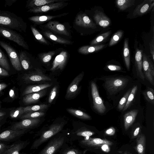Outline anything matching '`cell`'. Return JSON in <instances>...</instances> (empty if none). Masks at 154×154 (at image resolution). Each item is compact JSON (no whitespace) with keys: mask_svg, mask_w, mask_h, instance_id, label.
<instances>
[{"mask_svg":"<svg viewBox=\"0 0 154 154\" xmlns=\"http://www.w3.org/2000/svg\"><path fill=\"white\" fill-rule=\"evenodd\" d=\"M105 45H101L94 46H84L80 47L78 50L80 53L87 54L98 51L103 48Z\"/></svg>","mask_w":154,"mask_h":154,"instance_id":"obj_26","label":"cell"},{"mask_svg":"<svg viewBox=\"0 0 154 154\" xmlns=\"http://www.w3.org/2000/svg\"><path fill=\"white\" fill-rule=\"evenodd\" d=\"M5 115V113L3 112H0V117L3 116Z\"/></svg>","mask_w":154,"mask_h":154,"instance_id":"obj_57","label":"cell"},{"mask_svg":"<svg viewBox=\"0 0 154 154\" xmlns=\"http://www.w3.org/2000/svg\"><path fill=\"white\" fill-rule=\"evenodd\" d=\"M44 34L49 39L57 42L63 44H71V42L69 41L56 36L48 31L45 32Z\"/></svg>","mask_w":154,"mask_h":154,"instance_id":"obj_32","label":"cell"},{"mask_svg":"<svg viewBox=\"0 0 154 154\" xmlns=\"http://www.w3.org/2000/svg\"><path fill=\"white\" fill-rule=\"evenodd\" d=\"M45 114L44 112L42 111L30 112H26L25 114L21 116L20 119H28L38 118L39 117H42Z\"/></svg>","mask_w":154,"mask_h":154,"instance_id":"obj_34","label":"cell"},{"mask_svg":"<svg viewBox=\"0 0 154 154\" xmlns=\"http://www.w3.org/2000/svg\"><path fill=\"white\" fill-rule=\"evenodd\" d=\"M94 18L97 24L103 28L109 26L111 23L109 19L103 12L96 10L94 16Z\"/></svg>","mask_w":154,"mask_h":154,"instance_id":"obj_20","label":"cell"},{"mask_svg":"<svg viewBox=\"0 0 154 154\" xmlns=\"http://www.w3.org/2000/svg\"><path fill=\"white\" fill-rule=\"evenodd\" d=\"M56 17L50 16H34L29 17V19L33 22L38 23L49 20Z\"/></svg>","mask_w":154,"mask_h":154,"instance_id":"obj_36","label":"cell"},{"mask_svg":"<svg viewBox=\"0 0 154 154\" xmlns=\"http://www.w3.org/2000/svg\"><path fill=\"white\" fill-rule=\"evenodd\" d=\"M0 26L22 32L26 31V24L21 17L14 13L0 10Z\"/></svg>","mask_w":154,"mask_h":154,"instance_id":"obj_1","label":"cell"},{"mask_svg":"<svg viewBox=\"0 0 154 154\" xmlns=\"http://www.w3.org/2000/svg\"><path fill=\"white\" fill-rule=\"evenodd\" d=\"M123 154H128V153L126 151Z\"/></svg>","mask_w":154,"mask_h":154,"instance_id":"obj_59","label":"cell"},{"mask_svg":"<svg viewBox=\"0 0 154 154\" xmlns=\"http://www.w3.org/2000/svg\"><path fill=\"white\" fill-rule=\"evenodd\" d=\"M140 128L138 127L135 128L131 133V138L134 139L137 137L140 134Z\"/></svg>","mask_w":154,"mask_h":154,"instance_id":"obj_47","label":"cell"},{"mask_svg":"<svg viewBox=\"0 0 154 154\" xmlns=\"http://www.w3.org/2000/svg\"><path fill=\"white\" fill-rule=\"evenodd\" d=\"M137 89V86L136 85L134 86L131 90L125 106L122 110L123 111L126 110L130 106L134 98Z\"/></svg>","mask_w":154,"mask_h":154,"instance_id":"obj_37","label":"cell"},{"mask_svg":"<svg viewBox=\"0 0 154 154\" xmlns=\"http://www.w3.org/2000/svg\"><path fill=\"white\" fill-rule=\"evenodd\" d=\"M123 53L126 66L127 69L129 70L130 66V54L127 39H125L124 41Z\"/></svg>","mask_w":154,"mask_h":154,"instance_id":"obj_28","label":"cell"},{"mask_svg":"<svg viewBox=\"0 0 154 154\" xmlns=\"http://www.w3.org/2000/svg\"><path fill=\"white\" fill-rule=\"evenodd\" d=\"M143 69L145 76L153 85H154V64L149 57L145 54H143Z\"/></svg>","mask_w":154,"mask_h":154,"instance_id":"obj_7","label":"cell"},{"mask_svg":"<svg viewBox=\"0 0 154 154\" xmlns=\"http://www.w3.org/2000/svg\"><path fill=\"white\" fill-rule=\"evenodd\" d=\"M46 27L56 33L69 36V34L65 26L63 24L55 21L49 22Z\"/></svg>","mask_w":154,"mask_h":154,"instance_id":"obj_21","label":"cell"},{"mask_svg":"<svg viewBox=\"0 0 154 154\" xmlns=\"http://www.w3.org/2000/svg\"><path fill=\"white\" fill-rule=\"evenodd\" d=\"M150 52L153 60H154V37L149 44Z\"/></svg>","mask_w":154,"mask_h":154,"instance_id":"obj_51","label":"cell"},{"mask_svg":"<svg viewBox=\"0 0 154 154\" xmlns=\"http://www.w3.org/2000/svg\"><path fill=\"white\" fill-rule=\"evenodd\" d=\"M48 107L47 104H41L38 105L27 106L24 107V113L30 112H35L47 109Z\"/></svg>","mask_w":154,"mask_h":154,"instance_id":"obj_31","label":"cell"},{"mask_svg":"<svg viewBox=\"0 0 154 154\" xmlns=\"http://www.w3.org/2000/svg\"><path fill=\"white\" fill-rule=\"evenodd\" d=\"M7 86V85L5 83H0V91L5 89Z\"/></svg>","mask_w":154,"mask_h":154,"instance_id":"obj_55","label":"cell"},{"mask_svg":"<svg viewBox=\"0 0 154 154\" xmlns=\"http://www.w3.org/2000/svg\"><path fill=\"white\" fill-rule=\"evenodd\" d=\"M57 91V87L55 86L51 89L48 97V102L49 103H52L56 96Z\"/></svg>","mask_w":154,"mask_h":154,"instance_id":"obj_46","label":"cell"},{"mask_svg":"<svg viewBox=\"0 0 154 154\" xmlns=\"http://www.w3.org/2000/svg\"><path fill=\"white\" fill-rule=\"evenodd\" d=\"M84 75L83 72L79 74L72 80L68 86L65 97L67 99H70L76 94L80 82L82 80Z\"/></svg>","mask_w":154,"mask_h":154,"instance_id":"obj_12","label":"cell"},{"mask_svg":"<svg viewBox=\"0 0 154 154\" xmlns=\"http://www.w3.org/2000/svg\"><path fill=\"white\" fill-rule=\"evenodd\" d=\"M58 1L57 0H32L27 2L26 6L30 9Z\"/></svg>","mask_w":154,"mask_h":154,"instance_id":"obj_27","label":"cell"},{"mask_svg":"<svg viewBox=\"0 0 154 154\" xmlns=\"http://www.w3.org/2000/svg\"><path fill=\"white\" fill-rule=\"evenodd\" d=\"M136 149L138 154H145L146 138L143 134H140L136 140Z\"/></svg>","mask_w":154,"mask_h":154,"instance_id":"obj_25","label":"cell"},{"mask_svg":"<svg viewBox=\"0 0 154 154\" xmlns=\"http://www.w3.org/2000/svg\"><path fill=\"white\" fill-rule=\"evenodd\" d=\"M64 125V122L51 125L48 129L43 132L40 137L34 141L30 149H33L38 148L43 143L60 132Z\"/></svg>","mask_w":154,"mask_h":154,"instance_id":"obj_2","label":"cell"},{"mask_svg":"<svg viewBox=\"0 0 154 154\" xmlns=\"http://www.w3.org/2000/svg\"><path fill=\"white\" fill-rule=\"evenodd\" d=\"M1 125H0V128H1Z\"/></svg>","mask_w":154,"mask_h":154,"instance_id":"obj_60","label":"cell"},{"mask_svg":"<svg viewBox=\"0 0 154 154\" xmlns=\"http://www.w3.org/2000/svg\"><path fill=\"white\" fill-rule=\"evenodd\" d=\"M25 79L30 82H44L51 80L50 78L44 74L42 71L39 69L26 75Z\"/></svg>","mask_w":154,"mask_h":154,"instance_id":"obj_13","label":"cell"},{"mask_svg":"<svg viewBox=\"0 0 154 154\" xmlns=\"http://www.w3.org/2000/svg\"><path fill=\"white\" fill-rule=\"evenodd\" d=\"M9 146L4 143H0V154H5Z\"/></svg>","mask_w":154,"mask_h":154,"instance_id":"obj_49","label":"cell"},{"mask_svg":"<svg viewBox=\"0 0 154 154\" xmlns=\"http://www.w3.org/2000/svg\"><path fill=\"white\" fill-rule=\"evenodd\" d=\"M0 45L5 51L13 67L18 71L22 69L19 56L16 50L6 43L0 40Z\"/></svg>","mask_w":154,"mask_h":154,"instance_id":"obj_5","label":"cell"},{"mask_svg":"<svg viewBox=\"0 0 154 154\" xmlns=\"http://www.w3.org/2000/svg\"><path fill=\"white\" fill-rule=\"evenodd\" d=\"M75 133L77 136L85 137H90L95 134L94 132L84 128H82L78 129L76 131Z\"/></svg>","mask_w":154,"mask_h":154,"instance_id":"obj_38","label":"cell"},{"mask_svg":"<svg viewBox=\"0 0 154 154\" xmlns=\"http://www.w3.org/2000/svg\"><path fill=\"white\" fill-rule=\"evenodd\" d=\"M0 107H1V106H0Z\"/></svg>","mask_w":154,"mask_h":154,"instance_id":"obj_62","label":"cell"},{"mask_svg":"<svg viewBox=\"0 0 154 154\" xmlns=\"http://www.w3.org/2000/svg\"><path fill=\"white\" fill-rule=\"evenodd\" d=\"M29 143L28 140L16 141L12 145H10L5 154H21L20 152V151L24 149Z\"/></svg>","mask_w":154,"mask_h":154,"instance_id":"obj_17","label":"cell"},{"mask_svg":"<svg viewBox=\"0 0 154 154\" xmlns=\"http://www.w3.org/2000/svg\"><path fill=\"white\" fill-rule=\"evenodd\" d=\"M1 103V101H0V103Z\"/></svg>","mask_w":154,"mask_h":154,"instance_id":"obj_61","label":"cell"},{"mask_svg":"<svg viewBox=\"0 0 154 154\" xmlns=\"http://www.w3.org/2000/svg\"><path fill=\"white\" fill-rule=\"evenodd\" d=\"M27 132V130L9 129L0 134V142L9 141L19 138Z\"/></svg>","mask_w":154,"mask_h":154,"instance_id":"obj_11","label":"cell"},{"mask_svg":"<svg viewBox=\"0 0 154 154\" xmlns=\"http://www.w3.org/2000/svg\"><path fill=\"white\" fill-rule=\"evenodd\" d=\"M52 85L51 84L46 83L29 85L25 89L22 95L25 96L30 93L38 92L50 87Z\"/></svg>","mask_w":154,"mask_h":154,"instance_id":"obj_23","label":"cell"},{"mask_svg":"<svg viewBox=\"0 0 154 154\" xmlns=\"http://www.w3.org/2000/svg\"><path fill=\"white\" fill-rule=\"evenodd\" d=\"M55 54L54 51L42 54L40 55V58L43 62L45 63L49 62L51 59L53 55Z\"/></svg>","mask_w":154,"mask_h":154,"instance_id":"obj_45","label":"cell"},{"mask_svg":"<svg viewBox=\"0 0 154 154\" xmlns=\"http://www.w3.org/2000/svg\"><path fill=\"white\" fill-rule=\"evenodd\" d=\"M31 28L32 32L36 39L42 43L48 44L47 41L37 30L32 26Z\"/></svg>","mask_w":154,"mask_h":154,"instance_id":"obj_42","label":"cell"},{"mask_svg":"<svg viewBox=\"0 0 154 154\" xmlns=\"http://www.w3.org/2000/svg\"><path fill=\"white\" fill-rule=\"evenodd\" d=\"M131 91V89H129L120 100L118 106V108L119 110H121L123 109L126 103Z\"/></svg>","mask_w":154,"mask_h":154,"instance_id":"obj_43","label":"cell"},{"mask_svg":"<svg viewBox=\"0 0 154 154\" xmlns=\"http://www.w3.org/2000/svg\"><path fill=\"white\" fill-rule=\"evenodd\" d=\"M128 81L122 77L108 78L106 79L105 86L110 94H114L125 88Z\"/></svg>","mask_w":154,"mask_h":154,"instance_id":"obj_4","label":"cell"},{"mask_svg":"<svg viewBox=\"0 0 154 154\" xmlns=\"http://www.w3.org/2000/svg\"><path fill=\"white\" fill-rule=\"evenodd\" d=\"M67 58V53L65 51H62L55 58L50 70L53 71L58 69H63L66 63Z\"/></svg>","mask_w":154,"mask_h":154,"instance_id":"obj_15","label":"cell"},{"mask_svg":"<svg viewBox=\"0 0 154 154\" xmlns=\"http://www.w3.org/2000/svg\"><path fill=\"white\" fill-rule=\"evenodd\" d=\"M47 91V89H45L38 92L27 94L23 97V102L27 104L35 103L45 95Z\"/></svg>","mask_w":154,"mask_h":154,"instance_id":"obj_18","label":"cell"},{"mask_svg":"<svg viewBox=\"0 0 154 154\" xmlns=\"http://www.w3.org/2000/svg\"><path fill=\"white\" fill-rule=\"evenodd\" d=\"M115 129L113 127H111L105 131V134L106 135L112 136L115 134Z\"/></svg>","mask_w":154,"mask_h":154,"instance_id":"obj_50","label":"cell"},{"mask_svg":"<svg viewBox=\"0 0 154 154\" xmlns=\"http://www.w3.org/2000/svg\"><path fill=\"white\" fill-rule=\"evenodd\" d=\"M144 96L146 100L152 104L154 103V91L152 89L148 88L143 93Z\"/></svg>","mask_w":154,"mask_h":154,"instance_id":"obj_40","label":"cell"},{"mask_svg":"<svg viewBox=\"0 0 154 154\" xmlns=\"http://www.w3.org/2000/svg\"><path fill=\"white\" fill-rule=\"evenodd\" d=\"M9 95L11 98H13L15 96V94L13 90L11 89L10 90L9 92Z\"/></svg>","mask_w":154,"mask_h":154,"instance_id":"obj_56","label":"cell"},{"mask_svg":"<svg viewBox=\"0 0 154 154\" xmlns=\"http://www.w3.org/2000/svg\"><path fill=\"white\" fill-rule=\"evenodd\" d=\"M17 1V0H6L5 1V7L10 6Z\"/></svg>","mask_w":154,"mask_h":154,"instance_id":"obj_54","label":"cell"},{"mask_svg":"<svg viewBox=\"0 0 154 154\" xmlns=\"http://www.w3.org/2000/svg\"><path fill=\"white\" fill-rule=\"evenodd\" d=\"M138 112V110H133L127 112L125 114L124 116V126L125 130H128L134 122Z\"/></svg>","mask_w":154,"mask_h":154,"instance_id":"obj_24","label":"cell"},{"mask_svg":"<svg viewBox=\"0 0 154 154\" xmlns=\"http://www.w3.org/2000/svg\"><path fill=\"white\" fill-rule=\"evenodd\" d=\"M79 151L77 149L72 148L67 149L62 154H79Z\"/></svg>","mask_w":154,"mask_h":154,"instance_id":"obj_48","label":"cell"},{"mask_svg":"<svg viewBox=\"0 0 154 154\" xmlns=\"http://www.w3.org/2000/svg\"><path fill=\"white\" fill-rule=\"evenodd\" d=\"M0 66L7 70L10 69V66L8 59L5 55L0 48Z\"/></svg>","mask_w":154,"mask_h":154,"instance_id":"obj_35","label":"cell"},{"mask_svg":"<svg viewBox=\"0 0 154 154\" xmlns=\"http://www.w3.org/2000/svg\"><path fill=\"white\" fill-rule=\"evenodd\" d=\"M107 67L111 71H119L121 69L120 66L115 65H108L107 66Z\"/></svg>","mask_w":154,"mask_h":154,"instance_id":"obj_52","label":"cell"},{"mask_svg":"<svg viewBox=\"0 0 154 154\" xmlns=\"http://www.w3.org/2000/svg\"><path fill=\"white\" fill-rule=\"evenodd\" d=\"M123 34L122 30H119L115 33L111 38L109 46H111L116 44L121 39Z\"/></svg>","mask_w":154,"mask_h":154,"instance_id":"obj_39","label":"cell"},{"mask_svg":"<svg viewBox=\"0 0 154 154\" xmlns=\"http://www.w3.org/2000/svg\"><path fill=\"white\" fill-rule=\"evenodd\" d=\"M75 23L78 26L86 28L95 29L96 25L85 14L78 15L75 19Z\"/></svg>","mask_w":154,"mask_h":154,"instance_id":"obj_16","label":"cell"},{"mask_svg":"<svg viewBox=\"0 0 154 154\" xmlns=\"http://www.w3.org/2000/svg\"><path fill=\"white\" fill-rule=\"evenodd\" d=\"M3 118V116L0 117V122L2 120Z\"/></svg>","mask_w":154,"mask_h":154,"instance_id":"obj_58","label":"cell"},{"mask_svg":"<svg viewBox=\"0 0 154 154\" xmlns=\"http://www.w3.org/2000/svg\"><path fill=\"white\" fill-rule=\"evenodd\" d=\"M20 61L23 68L25 70L29 67L30 62L26 54L23 51H21L19 54Z\"/></svg>","mask_w":154,"mask_h":154,"instance_id":"obj_33","label":"cell"},{"mask_svg":"<svg viewBox=\"0 0 154 154\" xmlns=\"http://www.w3.org/2000/svg\"><path fill=\"white\" fill-rule=\"evenodd\" d=\"M67 111L75 116L79 118L86 120L90 119L91 117L86 113L78 109L68 108Z\"/></svg>","mask_w":154,"mask_h":154,"instance_id":"obj_29","label":"cell"},{"mask_svg":"<svg viewBox=\"0 0 154 154\" xmlns=\"http://www.w3.org/2000/svg\"><path fill=\"white\" fill-rule=\"evenodd\" d=\"M153 0H145L138 5L134 10L133 16H142L150 10L154 6Z\"/></svg>","mask_w":154,"mask_h":154,"instance_id":"obj_14","label":"cell"},{"mask_svg":"<svg viewBox=\"0 0 154 154\" xmlns=\"http://www.w3.org/2000/svg\"><path fill=\"white\" fill-rule=\"evenodd\" d=\"M134 0H117L116 1L117 6L120 10L122 11L134 5Z\"/></svg>","mask_w":154,"mask_h":154,"instance_id":"obj_30","label":"cell"},{"mask_svg":"<svg viewBox=\"0 0 154 154\" xmlns=\"http://www.w3.org/2000/svg\"><path fill=\"white\" fill-rule=\"evenodd\" d=\"M143 54L142 50L137 49L135 54V60L137 75L144 81V77L142 70L143 69Z\"/></svg>","mask_w":154,"mask_h":154,"instance_id":"obj_19","label":"cell"},{"mask_svg":"<svg viewBox=\"0 0 154 154\" xmlns=\"http://www.w3.org/2000/svg\"><path fill=\"white\" fill-rule=\"evenodd\" d=\"M111 32V31H108L99 35L92 41L91 44V45H96L102 42L109 36Z\"/></svg>","mask_w":154,"mask_h":154,"instance_id":"obj_41","label":"cell"},{"mask_svg":"<svg viewBox=\"0 0 154 154\" xmlns=\"http://www.w3.org/2000/svg\"><path fill=\"white\" fill-rule=\"evenodd\" d=\"M91 88L93 107L98 112L103 113L105 111L106 108L103 101L99 96L97 86L94 82L91 83Z\"/></svg>","mask_w":154,"mask_h":154,"instance_id":"obj_8","label":"cell"},{"mask_svg":"<svg viewBox=\"0 0 154 154\" xmlns=\"http://www.w3.org/2000/svg\"><path fill=\"white\" fill-rule=\"evenodd\" d=\"M65 140L64 137H55L48 143L39 154H54L63 144Z\"/></svg>","mask_w":154,"mask_h":154,"instance_id":"obj_6","label":"cell"},{"mask_svg":"<svg viewBox=\"0 0 154 154\" xmlns=\"http://www.w3.org/2000/svg\"><path fill=\"white\" fill-rule=\"evenodd\" d=\"M24 107H20L12 110L10 113V116L12 118H17L20 117L24 113Z\"/></svg>","mask_w":154,"mask_h":154,"instance_id":"obj_44","label":"cell"},{"mask_svg":"<svg viewBox=\"0 0 154 154\" xmlns=\"http://www.w3.org/2000/svg\"><path fill=\"white\" fill-rule=\"evenodd\" d=\"M80 143L85 146L88 147H99L105 145L111 146L113 144L112 141L106 139L91 138L90 137H85L83 140L80 141Z\"/></svg>","mask_w":154,"mask_h":154,"instance_id":"obj_9","label":"cell"},{"mask_svg":"<svg viewBox=\"0 0 154 154\" xmlns=\"http://www.w3.org/2000/svg\"><path fill=\"white\" fill-rule=\"evenodd\" d=\"M40 122L39 118L25 119L12 125L10 129L28 130L36 126Z\"/></svg>","mask_w":154,"mask_h":154,"instance_id":"obj_10","label":"cell"},{"mask_svg":"<svg viewBox=\"0 0 154 154\" xmlns=\"http://www.w3.org/2000/svg\"><path fill=\"white\" fill-rule=\"evenodd\" d=\"M63 5V2H59L32 8L29 9L28 11L33 13L45 12L50 10L58 8Z\"/></svg>","mask_w":154,"mask_h":154,"instance_id":"obj_22","label":"cell"},{"mask_svg":"<svg viewBox=\"0 0 154 154\" xmlns=\"http://www.w3.org/2000/svg\"><path fill=\"white\" fill-rule=\"evenodd\" d=\"M0 75L8 76L9 75V73L6 70L0 67Z\"/></svg>","mask_w":154,"mask_h":154,"instance_id":"obj_53","label":"cell"},{"mask_svg":"<svg viewBox=\"0 0 154 154\" xmlns=\"http://www.w3.org/2000/svg\"><path fill=\"white\" fill-rule=\"evenodd\" d=\"M0 37L13 41L24 49H29L28 46L23 37L13 29L0 26Z\"/></svg>","mask_w":154,"mask_h":154,"instance_id":"obj_3","label":"cell"}]
</instances>
